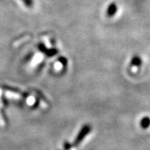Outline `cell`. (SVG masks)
<instances>
[{"label": "cell", "instance_id": "6da1fadb", "mask_svg": "<svg viewBox=\"0 0 150 150\" xmlns=\"http://www.w3.org/2000/svg\"><path fill=\"white\" fill-rule=\"evenodd\" d=\"M91 129V126L90 125V124H85V125L83 126L80 131H79V133H78L74 143L72 145H70V148H71V146H77L78 145L80 144L82 141L84 140V138L90 133Z\"/></svg>", "mask_w": 150, "mask_h": 150}, {"label": "cell", "instance_id": "7a4b0ae2", "mask_svg": "<svg viewBox=\"0 0 150 150\" xmlns=\"http://www.w3.org/2000/svg\"><path fill=\"white\" fill-rule=\"evenodd\" d=\"M38 49L40 50L42 53H44V55H46L47 57H51L53 56L56 55L57 53V50L55 49V48H52V49H48L46 48L45 46L43 44H38Z\"/></svg>", "mask_w": 150, "mask_h": 150}, {"label": "cell", "instance_id": "3957f363", "mask_svg": "<svg viewBox=\"0 0 150 150\" xmlns=\"http://www.w3.org/2000/svg\"><path fill=\"white\" fill-rule=\"evenodd\" d=\"M117 5H116L115 2H112V3L110 4V6L107 8V10H106V15H107L109 18L113 17L114 15L116 14V12H117Z\"/></svg>", "mask_w": 150, "mask_h": 150}, {"label": "cell", "instance_id": "277c9868", "mask_svg": "<svg viewBox=\"0 0 150 150\" xmlns=\"http://www.w3.org/2000/svg\"><path fill=\"white\" fill-rule=\"evenodd\" d=\"M140 127L144 129H148L150 127V118L149 117H144L140 120Z\"/></svg>", "mask_w": 150, "mask_h": 150}, {"label": "cell", "instance_id": "5b68a950", "mask_svg": "<svg viewBox=\"0 0 150 150\" xmlns=\"http://www.w3.org/2000/svg\"><path fill=\"white\" fill-rule=\"evenodd\" d=\"M143 63V61L141 59L140 57L139 56H134L133 57V59L131 60V65L133 67H140Z\"/></svg>", "mask_w": 150, "mask_h": 150}, {"label": "cell", "instance_id": "8992f818", "mask_svg": "<svg viewBox=\"0 0 150 150\" xmlns=\"http://www.w3.org/2000/svg\"><path fill=\"white\" fill-rule=\"evenodd\" d=\"M22 2L25 4V6L28 8H32L34 5L33 0H22Z\"/></svg>", "mask_w": 150, "mask_h": 150}, {"label": "cell", "instance_id": "52a82bcc", "mask_svg": "<svg viewBox=\"0 0 150 150\" xmlns=\"http://www.w3.org/2000/svg\"><path fill=\"white\" fill-rule=\"evenodd\" d=\"M59 61L64 65H67V60L65 58H64V57H61V58L59 59Z\"/></svg>", "mask_w": 150, "mask_h": 150}]
</instances>
